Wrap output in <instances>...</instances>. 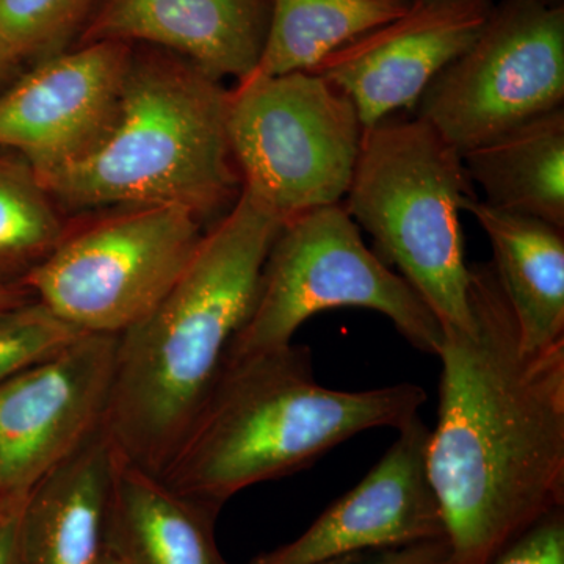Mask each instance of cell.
<instances>
[{
  "label": "cell",
  "mask_w": 564,
  "mask_h": 564,
  "mask_svg": "<svg viewBox=\"0 0 564 564\" xmlns=\"http://www.w3.org/2000/svg\"><path fill=\"white\" fill-rule=\"evenodd\" d=\"M469 332L443 329L440 414L426 467L443 564H489L564 508V344L525 351L492 263L470 265Z\"/></svg>",
  "instance_id": "cell-1"
},
{
  "label": "cell",
  "mask_w": 564,
  "mask_h": 564,
  "mask_svg": "<svg viewBox=\"0 0 564 564\" xmlns=\"http://www.w3.org/2000/svg\"><path fill=\"white\" fill-rule=\"evenodd\" d=\"M284 223L240 192L158 306L118 336L102 432L122 459L161 477L228 361Z\"/></svg>",
  "instance_id": "cell-2"
},
{
  "label": "cell",
  "mask_w": 564,
  "mask_h": 564,
  "mask_svg": "<svg viewBox=\"0 0 564 564\" xmlns=\"http://www.w3.org/2000/svg\"><path fill=\"white\" fill-rule=\"evenodd\" d=\"M425 402L411 383L325 388L304 345L228 358L161 478L221 510L237 492L299 473L356 434L402 429Z\"/></svg>",
  "instance_id": "cell-3"
},
{
  "label": "cell",
  "mask_w": 564,
  "mask_h": 564,
  "mask_svg": "<svg viewBox=\"0 0 564 564\" xmlns=\"http://www.w3.org/2000/svg\"><path fill=\"white\" fill-rule=\"evenodd\" d=\"M231 90L192 62L132 44L120 115L79 162L41 173L68 218L118 207L173 206L206 225L242 181L229 144Z\"/></svg>",
  "instance_id": "cell-4"
},
{
  "label": "cell",
  "mask_w": 564,
  "mask_h": 564,
  "mask_svg": "<svg viewBox=\"0 0 564 564\" xmlns=\"http://www.w3.org/2000/svg\"><path fill=\"white\" fill-rule=\"evenodd\" d=\"M473 196L462 154L429 122L389 117L364 129L345 210L373 237L377 254L399 269L443 329L474 326L459 221Z\"/></svg>",
  "instance_id": "cell-5"
},
{
  "label": "cell",
  "mask_w": 564,
  "mask_h": 564,
  "mask_svg": "<svg viewBox=\"0 0 564 564\" xmlns=\"http://www.w3.org/2000/svg\"><path fill=\"white\" fill-rule=\"evenodd\" d=\"M336 307L377 311L417 350L440 352L441 323L410 282L367 248L345 207L334 204L284 223L229 358L285 347L307 318Z\"/></svg>",
  "instance_id": "cell-6"
},
{
  "label": "cell",
  "mask_w": 564,
  "mask_h": 564,
  "mask_svg": "<svg viewBox=\"0 0 564 564\" xmlns=\"http://www.w3.org/2000/svg\"><path fill=\"white\" fill-rule=\"evenodd\" d=\"M228 133L242 191L288 221L347 196L364 126L339 88L295 70L237 82Z\"/></svg>",
  "instance_id": "cell-7"
},
{
  "label": "cell",
  "mask_w": 564,
  "mask_h": 564,
  "mask_svg": "<svg viewBox=\"0 0 564 564\" xmlns=\"http://www.w3.org/2000/svg\"><path fill=\"white\" fill-rule=\"evenodd\" d=\"M206 229L191 210L173 206L80 215L22 284L73 328L120 336L180 280Z\"/></svg>",
  "instance_id": "cell-8"
},
{
  "label": "cell",
  "mask_w": 564,
  "mask_h": 564,
  "mask_svg": "<svg viewBox=\"0 0 564 564\" xmlns=\"http://www.w3.org/2000/svg\"><path fill=\"white\" fill-rule=\"evenodd\" d=\"M563 102V3L502 0L413 111L463 155Z\"/></svg>",
  "instance_id": "cell-9"
},
{
  "label": "cell",
  "mask_w": 564,
  "mask_h": 564,
  "mask_svg": "<svg viewBox=\"0 0 564 564\" xmlns=\"http://www.w3.org/2000/svg\"><path fill=\"white\" fill-rule=\"evenodd\" d=\"M118 336L80 334L0 383V486L21 500L102 432Z\"/></svg>",
  "instance_id": "cell-10"
},
{
  "label": "cell",
  "mask_w": 564,
  "mask_h": 564,
  "mask_svg": "<svg viewBox=\"0 0 564 564\" xmlns=\"http://www.w3.org/2000/svg\"><path fill=\"white\" fill-rule=\"evenodd\" d=\"M132 44H76L24 68L0 93V147L39 174L91 154L120 115Z\"/></svg>",
  "instance_id": "cell-11"
},
{
  "label": "cell",
  "mask_w": 564,
  "mask_h": 564,
  "mask_svg": "<svg viewBox=\"0 0 564 564\" xmlns=\"http://www.w3.org/2000/svg\"><path fill=\"white\" fill-rule=\"evenodd\" d=\"M492 0H413L395 20L364 33L311 69L351 99L364 129L414 110L434 77L484 31Z\"/></svg>",
  "instance_id": "cell-12"
},
{
  "label": "cell",
  "mask_w": 564,
  "mask_h": 564,
  "mask_svg": "<svg viewBox=\"0 0 564 564\" xmlns=\"http://www.w3.org/2000/svg\"><path fill=\"white\" fill-rule=\"evenodd\" d=\"M430 429L414 415L372 470L292 543L248 564H315L367 549L447 540L426 467Z\"/></svg>",
  "instance_id": "cell-13"
},
{
  "label": "cell",
  "mask_w": 564,
  "mask_h": 564,
  "mask_svg": "<svg viewBox=\"0 0 564 564\" xmlns=\"http://www.w3.org/2000/svg\"><path fill=\"white\" fill-rule=\"evenodd\" d=\"M269 18L270 0H99L76 44L159 47L240 82L258 68Z\"/></svg>",
  "instance_id": "cell-14"
},
{
  "label": "cell",
  "mask_w": 564,
  "mask_h": 564,
  "mask_svg": "<svg viewBox=\"0 0 564 564\" xmlns=\"http://www.w3.org/2000/svg\"><path fill=\"white\" fill-rule=\"evenodd\" d=\"M113 470L115 451L101 432L33 486L22 499L20 564H98Z\"/></svg>",
  "instance_id": "cell-15"
},
{
  "label": "cell",
  "mask_w": 564,
  "mask_h": 564,
  "mask_svg": "<svg viewBox=\"0 0 564 564\" xmlns=\"http://www.w3.org/2000/svg\"><path fill=\"white\" fill-rule=\"evenodd\" d=\"M218 513L115 452L106 549L120 564H229L215 540Z\"/></svg>",
  "instance_id": "cell-16"
},
{
  "label": "cell",
  "mask_w": 564,
  "mask_h": 564,
  "mask_svg": "<svg viewBox=\"0 0 564 564\" xmlns=\"http://www.w3.org/2000/svg\"><path fill=\"white\" fill-rule=\"evenodd\" d=\"M491 242L494 272L525 351L564 344V231L538 218L464 203Z\"/></svg>",
  "instance_id": "cell-17"
},
{
  "label": "cell",
  "mask_w": 564,
  "mask_h": 564,
  "mask_svg": "<svg viewBox=\"0 0 564 564\" xmlns=\"http://www.w3.org/2000/svg\"><path fill=\"white\" fill-rule=\"evenodd\" d=\"M462 158L488 206L564 231V107L522 122Z\"/></svg>",
  "instance_id": "cell-18"
},
{
  "label": "cell",
  "mask_w": 564,
  "mask_h": 564,
  "mask_svg": "<svg viewBox=\"0 0 564 564\" xmlns=\"http://www.w3.org/2000/svg\"><path fill=\"white\" fill-rule=\"evenodd\" d=\"M413 0H270L269 31L252 74L311 70L344 44L395 20Z\"/></svg>",
  "instance_id": "cell-19"
},
{
  "label": "cell",
  "mask_w": 564,
  "mask_h": 564,
  "mask_svg": "<svg viewBox=\"0 0 564 564\" xmlns=\"http://www.w3.org/2000/svg\"><path fill=\"white\" fill-rule=\"evenodd\" d=\"M69 218L24 155L0 147V284H22L61 245Z\"/></svg>",
  "instance_id": "cell-20"
},
{
  "label": "cell",
  "mask_w": 564,
  "mask_h": 564,
  "mask_svg": "<svg viewBox=\"0 0 564 564\" xmlns=\"http://www.w3.org/2000/svg\"><path fill=\"white\" fill-rule=\"evenodd\" d=\"M99 0H0V51L28 68L70 50Z\"/></svg>",
  "instance_id": "cell-21"
},
{
  "label": "cell",
  "mask_w": 564,
  "mask_h": 564,
  "mask_svg": "<svg viewBox=\"0 0 564 564\" xmlns=\"http://www.w3.org/2000/svg\"><path fill=\"white\" fill-rule=\"evenodd\" d=\"M84 334L39 300L0 313V383Z\"/></svg>",
  "instance_id": "cell-22"
},
{
  "label": "cell",
  "mask_w": 564,
  "mask_h": 564,
  "mask_svg": "<svg viewBox=\"0 0 564 564\" xmlns=\"http://www.w3.org/2000/svg\"><path fill=\"white\" fill-rule=\"evenodd\" d=\"M489 564H564V508L544 516Z\"/></svg>",
  "instance_id": "cell-23"
},
{
  "label": "cell",
  "mask_w": 564,
  "mask_h": 564,
  "mask_svg": "<svg viewBox=\"0 0 564 564\" xmlns=\"http://www.w3.org/2000/svg\"><path fill=\"white\" fill-rule=\"evenodd\" d=\"M448 555L447 540L392 545L351 552L315 564H443Z\"/></svg>",
  "instance_id": "cell-24"
},
{
  "label": "cell",
  "mask_w": 564,
  "mask_h": 564,
  "mask_svg": "<svg viewBox=\"0 0 564 564\" xmlns=\"http://www.w3.org/2000/svg\"><path fill=\"white\" fill-rule=\"evenodd\" d=\"M22 499L0 508V564H20L18 534H20Z\"/></svg>",
  "instance_id": "cell-25"
},
{
  "label": "cell",
  "mask_w": 564,
  "mask_h": 564,
  "mask_svg": "<svg viewBox=\"0 0 564 564\" xmlns=\"http://www.w3.org/2000/svg\"><path fill=\"white\" fill-rule=\"evenodd\" d=\"M35 295L24 284H0V313L20 307L22 304L33 302Z\"/></svg>",
  "instance_id": "cell-26"
},
{
  "label": "cell",
  "mask_w": 564,
  "mask_h": 564,
  "mask_svg": "<svg viewBox=\"0 0 564 564\" xmlns=\"http://www.w3.org/2000/svg\"><path fill=\"white\" fill-rule=\"evenodd\" d=\"M24 70L22 66L11 62L2 51H0V93L10 87L11 82L17 79L18 76Z\"/></svg>",
  "instance_id": "cell-27"
},
{
  "label": "cell",
  "mask_w": 564,
  "mask_h": 564,
  "mask_svg": "<svg viewBox=\"0 0 564 564\" xmlns=\"http://www.w3.org/2000/svg\"><path fill=\"white\" fill-rule=\"evenodd\" d=\"M98 564H120V562H118V560L115 558V556L106 549V554L102 555V558L99 560Z\"/></svg>",
  "instance_id": "cell-28"
},
{
  "label": "cell",
  "mask_w": 564,
  "mask_h": 564,
  "mask_svg": "<svg viewBox=\"0 0 564 564\" xmlns=\"http://www.w3.org/2000/svg\"><path fill=\"white\" fill-rule=\"evenodd\" d=\"M7 503H9V500H7L6 496H3L2 486H0V508L6 507Z\"/></svg>",
  "instance_id": "cell-29"
},
{
  "label": "cell",
  "mask_w": 564,
  "mask_h": 564,
  "mask_svg": "<svg viewBox=\"0 0 564 564\" xmlns=\"http://www.w3.org/2000/svg\"><path fill=\"white\" fill-rule=\"evenodd\" d=\"M547 2H552V3H563V0H547Z\"/></svg>",
  "instance_id": "cell-30"
}]
</instances>
